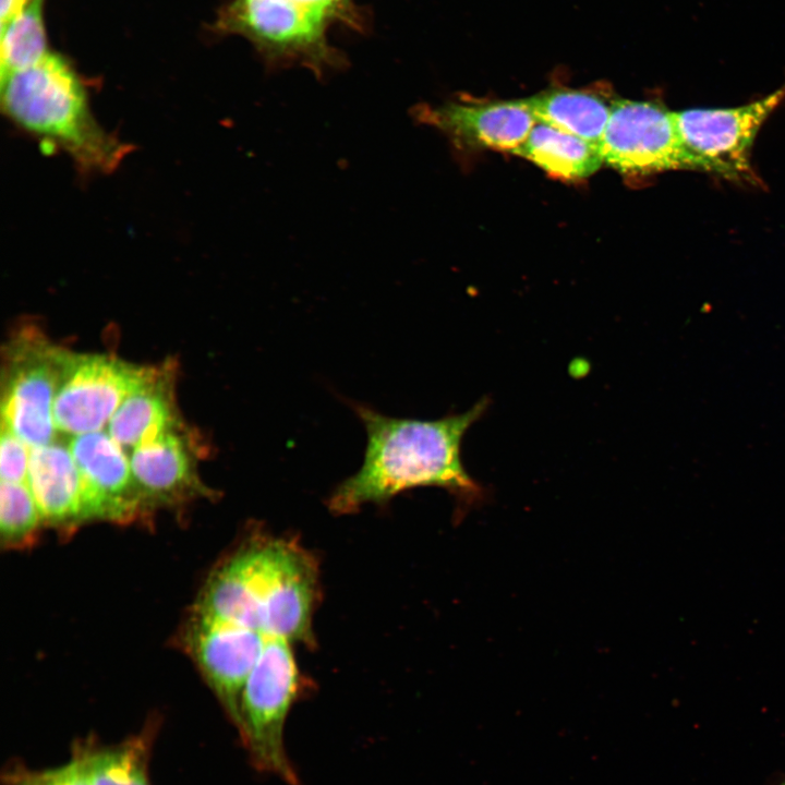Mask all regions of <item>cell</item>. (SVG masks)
<instances>
[{
  "instance_id": "cell-1",
  "label": "cell",
  "mask_w": 785,
  "mask_h": 785,
  "mask_svg": "<svg viewBox=\"0 0 785 785\" xmlns=\"http://www.w3.org/2000/svg\"><path fill=\"white\" fill-rule=\"evenodd\" d=\"M483 398L471 409L438 420L392 418L351 402L366 431L361 468L339 483L327 499L335 515L357 512L364 504L383 505L397 494L424 486L448 491L462 510L481 504L486 490L466 470L461 443L486 411Z\"/></svg>"
},
{
  "instance_id": "cell-2",
  "label": "cell",
  "mask_w": 785,
  "mask_h": 785,
  "mask_svg": "<svg viewBox=\"0 0 785 785\" xmlns=\"http://www.w3.org/2000/svg\"><path fill=\"white\" fill-rule=\"evenodd\" d=\"M1 108L19 129L68 155L81 173H110L130 152L97 122L82 80L58 53L1 77Z\"/></svg>"
},
{
  "instance_id": "cell-3",
  "label": "cell",
  "mask_w": 785,
  "mask_h": 785,
  "mask_svg": "<svg viewBox=\"0 0 785 785\" xmlns=\"http://www.w3.org/2000/svg\"><path fill=\"white\" fill-rule=\"evenodd\" d=\"M242 592L265 636L313 643L318 565L294 540L254 533L230 556Z\"/></svg>"
},
{
  "instance_id": "cell-4",
  "label": "cell",
  "mask_w": 785,
  "mask_h": 785,
  "mask_svg": "<svg viewBox=\"0 0 785 785\" xmlns=\"http://www.w3.org/2000/svg\"><path fill=\"white\" fill-rule=\"evenodd\" d=\"M293 642L267 637L244 685L238 732L253 768L287 785H302L285 747L288 714L302 690Z\"/></svg>"
},
{
  "instance_id": "cell-5",
  "label": "cell",
  "mask_w": 785,
  "mask_h": 785,
  "mask_svg": "<svg viewBox=\"0 0 785 785\" xmlns=\"http://www.w3.org/2000/svg\"><path fill=\"white\" fill-rule=\"evenodd\" d=\"M3 357L1 424L29 448L55 437L53 402L69 351L34 327L15 333Z\"/></svg>"
},
{
  "instance_id": "cell-6",
  "label": "cell",
  "mask_w": 785,
  "mask_h": 785,
  "mask_svg": "<svg viewBox=\"0 0 785 785\" xmlns=\"http://www.w3.org/2000/svg\"><path fill=\"white\" fill-rule=\"evenodd\" d=\"M599 150L603 164L626 176L699 170L680 138L673 111L652 101L613 100Z\"/></svg>"
},
{
  "instance_id": "cell-7",
  "label": "cell",
  "mask_w": 785,
  "mask_h": 785,
  "mask_svg": "<svg viewBox=\"0 0 785 785\" xmlns=\"http://www.w3.org/2000/svg\"><path fill=\"white\" fill-rule=\"evenodd\" d=\"M785 99V85L750 104L733 108H695L673 112L681 141L699 171L728 180H750L751 148L766 118Z\"/></svg>"
},
{
  "instance_id": "cell-8",
  "label": "cell",
  "mask_w": 785,
  "mask_h": 785,
  "mask_svg": "<svg viewBox=\"0 0 785 785\" xmlns=\"http://www.w3.org/2000/svg\"><path fill=\"white\" fill-rule=\"evenodd\" d=\"M154 370L106 354L69 352L53 402L56 428L73 436L101 431Z\"/></svg>"
},
{
  "instance_id": "cell-9",
  "label": "cell",
  "mask_w": 785,
  "mask_h": 785,
  "mask_svg": "<svg viewBox=\"0 0 785 785\" xmlns=\"http://www.w3.org/2000/svg\"><path fill=\"white\" fill-rule=\"evenodd\" d=\"M267 637L273 636L195 611L184 630L190 654L235 728L244 685Z\"/></svg>"
},
{
  "instance_id": "cell-10",
  "label": "cell",
  "mask_w": 785,
  "mask_h": 785,
  "mask_svg": "<svg viewBox=\"0 0 785 785\" xmlns=\"http://www.w3.org/2000/svg\"><path fill=\"white\" fill-rule=\"evenodd\" d=\"M68 446L82 479L86 521L130 523L145 515L130 461L109 433L74 435Z\"/></svg>"
},
{
  "instance_id": "cell-11",
  "label": "cell",
  "mask_w": 785,
  "mask_h": 785,
  "mask_svg": "<svg viewBox=\"0 0 785 785\" xmlns=\"http://www.w3.org/2000/svg\"><path fill=\"white\" fill-rule=\"evenodd\" d=\"M411 114L418 122L443 132L459 149L490 148L512 154L536 123L527 98L420 105Z\"/></svg>"
},
{
  "instance_id": "cell-12",
  "label": "cell",
  "mask_w": 785,
  "mask_h": 785,
  "mask_svg": "<svg viewBox=\"0 0 785 785\" xmlns=\"http://www.w3.org/2000/svg\"><path fill=\"white\" fill-rule=\"evenodd\" d=\"M325 20L293 0H235L225 10L219 26L264 47L299 51L321 45Z\"/></svg>"
},
{
  "instance_id": "cell-13",
  "label": "cell",
  "mask_w": 785,
  "mask_h": 785,
  "mask_svg": "<svg viewBox=\"0 0 785 785\" xmlns=\"http://www.w3.org/2000/svg\"><path fill=\"white\" fill-rule=\"evenodd\" d=\"M130 466L146 509L176 505L207 491L197 478L192 454L178 427L134 447Z\"/></svg>"
},
{
  "instance_id": "cell-14",
  "label": "cell",
  "mask_w": 785,
  "mask_h": 785,
  "mask_svg": "<svg viewBox=\"0 0 785 785\" xmlns=\"http://www.w3.org/2000/svg\"><path fill=\"white\" fill-rule=\"evenodd\" d=\"M27 484L45 526L69 532L86 521L82 479L69 446L52 440L31 448Z\"/></svg>"
},
{
  "instance_id": "cell-15",
  "label": "cell",
  "mask_w": 785,
  "mask_h": 785,
  "mask_svg": "<svg viewBox=\"0 0 785 785\" xmlns=\"http://www.w3.org/2000/svg\"><path fill=\"white\" fill-rule=\"evenodd\" d=\"M178 425L173 374L162 366L155 367L123 400L108 423V433L122 448H134Z\"/></svg>"
},
{
  "instance_id": "cell-16",
  "label": "cell",
  "mask_w": 785,
  "mask_h": 785,
  "mask_svg": "<svg viewBox=\"0 0 785 785\" xmlns=\"http://www.w3.org/2000/svg\"><path fill=\"white\" fill-rule=\"evenodd\" d=\"M157 724H147L141 733L114 745L95 740L75 744L72 758L82 768L89 785H150L148 762Z\"/></svg>"
},
{
  "instance_id": "cell-17",
  "label": "cell",
  "mask_w": 785,
  "mask_h": 785,
  "mask_svg": "<svg viewBox=\"0 0 785 785\" xmlns=\"http://www.w3.org/2000/svg\"><path fill=\"white\" fill-rule=\"evenodd\" d=\"M527 99L536 121L600 147L612 102L592 92L569 88L546 90Z\"/></svg>"
},
{
  "instance_id": "cell-18",
  "label": "cell",
  "mask_w": 785,
  "mask_h": 785,
  "mask_svg": "<svg viewBox=\"0 0 785 785\" xmlns=\"http://www.w3.org/2000/svg\"><path fill=\"white\" fill-rule=\"evenodd\" d=\"M514 154L565 180L587 178L603 164L599 148L578 136L539 121Z\"/></svg>"
},
{
  "instance_id": "cell-19",
  "label": "cell",
  "mask_w": 785,
  "mask_h": 785,
  "mask_svg": "<svg viewBox=\"0 0 785 785\" xmlns=\"http://www.w3.org/2000/svg\"><path fill=\"white\" fill-rule=\"evenodd\" d=\"M44 1L33 0L1 25L0 77L27 68L49 53L44 23Z\"/></svg>"
},
{
  "instance_id": "cell-20",
  "label": "cell",
  "mask_w": 785,
  "mask_h": 785,
  "mask_svg": "<svg viewBox=\"0 0 785 785\" xmlns=\"http://www.w3.org/2000/svg\"><path fill=\"white\" fill-rule=\"evenodd\" d=\"M45 526L27 483L1 481L0 534L3 547L23 548L34 543Z\"/></svg>"
},
{
  "instance_id": "cell-21",
  "label": "cell",
  "mask_w": 785,
  "mask_h": 785,
  "mask_svg": "<svg viewBox=\"0 0 785 785\" xmlns=\"http://www.w3.org/2000/svg\"><path fill=\"white\" fill-rule=\"evenodd\" d=\"M3 785H89L74 758L67 764L46 770H33L23 764H11L3 775Z\"/></svg>"
},
{
  "instance_id": "cell-22",
  "label": "cell",
  "mask_w": 785,
  "mask_h": 785,
  "mask_svg": "<svg viewBox=\"0 0 785 785\" xmlns=\"http://www.w3.org/2000/svg\"><path fill=\"white\" fill-rule=\"evenodd\" d=\"M29 455L31 448L10 428L1 424V481L27 483Z\"/></svg>"
},
{
  "instance_id": "cell-23",
  "label": "cell",
  "mask_w": 785,
  "mask_h": 785,
  "mask_svg": "<svg viewBox=\"0 0 785 785\" xmlns=\"http://www.w3.org/2000/svg\"><path fill=\"white\" fill-rule=\"evenodd\" d=\"M298 4L316 12L326 19L330 16L343 2V0H293Z\"/></svg>"
},
{
  "instance_id": "cell-24",
  "label": "cell",
  "mask_w": 785,
  "mask_h": 785,
  "mask_svg": "<svg viewBox=\"0 0 785 785\" xmlns=\"http://www.w3.org/2000/svg\"><path fill=\"white\" fill-rule=\"evenodd\" d=\"M33 0H0L1 25L20 13Z\"/></svg>"
},
{
  "instance_id": "cell-25",
  "label": "cell",
  "mask_w": 785,
  "mask_h": 785,
  "mask_svg": "<svg viewBox=\"0 0 785 785\" xmlns=\"http://www.w3.org/2000/svg\"><path fill=\"white\" fill-rule=\"evenodd\" d=\"M780 785H785V780Z\"/></svg>"
}]
</instances>
